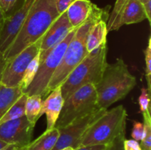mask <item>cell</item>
Wrapping results in <instances>:
<instances>
[{
  "label": "cell",
  "instance_id": "ba28073f",
  "mask_svg": "<svg viewBox=\"0 0 151 150\" xmlns=\"http://www.w3.org/2000/svg\"><path fill=\"white\" fill-rule=\"evenodd\" d=\"M106 110V109L100 108L73 121L64 127L58 129L59 138L52 150H59L66 147H72L76 149L80 147L81 140L87 129Z\"/></svg>",
  "mask_w": 151,
  "mask_h": 150
},
{
  "label": "cell",
  "instance_id": "3957f363",
  "mask_svg": "<svg viewBox=\"0 0 151 150\" xmlns=\"http://www.w3.org/2000/svg\"><path fill=\"white\" fill-rule=\"evenodd\" d=\"M136 85V77L122 58L111 64L108 63L101 79L95 85L99 107L107 110L114 103L125 98Z\"/></svg>",
  "mask_w": 151,
  "mask_h": 150
},
{
  "label": "cell",
  "instance_id": "ac0fdd59",
  "mask_svg": "<svg viewBox=\"0 0 151 150\" xmlns=\"http://www.w3.org/2000/svg\"><path fill=\"white\" fill-rule=\"evenodd\" d=\"M22 94L20 87L10 88L0 83V119Z\"/></svg>",
  "mask_w": 151,
  "mask_h": 150
},
{
  "label": "cell",
  "instance_id": "7c38bea8",
  "mask_svg": "<svg viewBox=\"0 0 151 150\" xmlns=\"http://www.w3.org/2000/svg\"><path fill=\"white\" fill-rule=\"evenodd\" d=\"M74 29L67 18L66 12L60 14L49 27L41 38L40 63L50 51Z\"/></svg>",
  "mask_w": 151,
  "mask_h": 150
},
{
  "label": "cell",
  "instance_id": "f1b7e54d",
  "mask_svg": "<svg viewBox=\"0 0 151 150\" xmlns=\"http://www.w3.org/2000/svg\"><path fill=\"white\" fill-rule=\"evenodd\" d=\"M74 1L75 0H56V7L59 14L60 15L66 12Z\"/></svg>",
  "mask_w": 151,
  "mask_h": 150
},
{
  "label": "cell",
  "instance_id": "836d02e7",
  "mask_svg": "<svg viewBox=\"0 0 151 150\" xmlns=\"http://www.w3.org/2000/svg\"><path fill=\"white\" fill-rule=\"evenodd\" d=\"M6 18V14L3 12V10H1V7H0V32H1V29H2V26L4 25V20H5Z\"/></svg>",
  "mask_w": 151,
  "mask_h": 150
},
{
  "label": "cell",
  "instance_id": "e575fe53",
  "mask_svg": "<svg viewBox=\"0 0 151 150\" xmlns=\"http://www.w3.org/2000/svg\"><path fill=\"white\" fill-rule=\"evenodd\" d=\"M7 145H9V144H7L6 143L3 142V141H1V140H0V149H1L4 148L5 146H7Z\"/></svg>",
  "mask_w": 151,
  "mask_h": 150
},
{
  "label": "cell",
  "instance_id": "5b68a950",
  "mask_svg": "<svg viewBox=\"0 0 151 150\" xmlns=\"http://www.w3.org/2000/svg\"><path fill=\"white\" fill-rule=\"evenodd\" d=\"M127 111L122 105L106 110L89 126L81 146L108 145L126 129Z\"/></svg>",
  "mask_w": 151,
  "mask_h": 150
},
{
  "label": "cell",
  "instance_id": "603a6c76",
  "mask_svg": "<svg viewBox=\"0 0 151 150\" xmlns=\"http://www.w3.org/2000/svg\"><path fill=\"white\" fill-rule=\"evenodd\" d=\"M144 119V134L140 141V147L142 150H151V116L150 110L142 113Z\"/></svg>",
  "mask_w": 151,
  "mask_h": 150
},
{
  "label": "cell",
  "instance_id": "30bf717a",
  "mask_svg": "<svg viewBox=\"0 0 151 150\" xmlns=\"http://www.w3.org/2000/svg\"><path fill=\"white\" fill-rule=\"evenodd\" d=\"M35 125L25 116L0 124V140L18 148L27 147L31 143Z\"/></svg>",
  "mask_w": 151,
  "mask_h": 150
},
{
  "label": "cell",
  "instance_id": "8fae6325",
  "mask_svg": "<svg viewBox=\"0 0 151 150\" xmlns=\"http://www.w3.org/2000/svg\"><path fill=\"white\" fill-rule=\"evenodd\" d=\"M35 1L23 0L22 4L16 10L10 12L6 16L0 32V52L3 54L12 44Z\"/></svg>",
  "mask_w": 151,
  "mask_h": 150
},
{
  "label": "cell",
  "instance_id": "74e56055",
  "mask_svg": "<svg viewBox=\"0 0 151 150\" xmlns=\"http://www.w3.org/2000/svg\"><path fill=\"white\" fill-rule=\"evenodd\" d=\"M26 149V147H24V148H16L13 150H25Z\"/></svg>",
  "mask_w": 151,
  "mask_h": 150
},
{
  "label": "cell",
  "instance_id": "4fadbf2b",
  "mask_svg": "<svg viewBox=\"0 0 151 150\" xmlns=\"http://www.w3.org/2000/svg\"><path fill=\"white\" fill-rule=\"evenodd\" d=\"M63 102L64 99L61 94L60 85L50 91L43 101L41 116L44 113L47 116V130L55 127L61 112Z\"/></svg>",
  "mask_w": 151,
  "mask_h": 150
},
{
  "label": "cell",
  "instance_id": "2e32d148",
  "mask_svg": "<svg viewBox=\"0 0 151 150\" xmlns=\"http://www.w3.org/2000/svg\"><path fill=\"white\" fill-rule=\"evenodd\" d=\"M108 19H100L92 25L88 32L86 41V50L88 52L94 51L106 43Z\"/></svg>",
  "mask_w": 151,
  "mask_h": 150
},
{
  "label": "cell",
  "instance_id": "83f0119b",
  "mask_svg": "<svg viewBox=\"0 0 151 150\" xmlns=\"http://www.w3.org/2000/svg\"><path fill=\"white\" fill-rule=\"evenodd\" d=\"M18 0H0V7L7 16L13 11Z\"/></svg>",
  "mask_w": 151,
  "mask_h": 150
},
{
  "label": "cell",
  "instance_id": "4dcf8cb0",
  "mask_svg": "<svg viewBox=\"0 0 151 150\" xmlns=\"http://www.w3.org/2000/svg\"><path fill=\"white\" fill-rule=\"evenodd\" d=\"M107 145H88L82 146L75 150H106Z\"/></svg>",
  "mask_w": 151,
  "mask_h": 150
},
{
  "label": "cell",
  "instance_id": "44dd1931",
  "mask_svg": "<svg viewBox=\"0 0 151 150\" xmlns=\"http://www.w3.org/2000/svg\"><path fill=\"white\" fill-rule=\"evenodd\" d=\"M40 63V52L32 59L27 67L24 73L23 77L21 80L19 86L22 89V93L29 87L32 81L33 80L37 71H38V66Z\"/></svg>",
  "mask_w": 151,
  "mask_h": 150
},
{
  "label": "cell",
  "instance_id": "d6986e66",
  "mask_svg": "<svg viewBox=\"0 0 151 150\" xmlns=\"http://www.w3.org/2000/svg\"><path fill=\"white\" fill-rule=\"evenodd\" d=\"M43 99L40 95L27 96L25 104V116L32 123L35 124L41 117Z\"/></svg>",
  "mask_w": 151,
  "mask_h": 150
},
{
  "label": "cell",
  "instance_id": "e0dca14e",
  "mask_svg": "<svg viewBox=\"0 0 151 150\" xmlns=\"http://www.w3.org/2000/svg\"><path fill=\"white\" fill-rule=\"evenodd\" d=\"M59 138L57 128L46 130L39 138L31 142L25 150H52Z\"/></svg>",
  "mask_w": 151,
  "mask_h": 150
},
{
  "label": "cell",
  "instance_id": "9c48e42d",
  "mask_svg": "<svg viewBox=\"0 0 151 150\" xmlns=\"http://www.w3.org/2000/svg\"><path fill=\"white\" fill-rule=\"evenodd\" d=\"M41 38L22 50L14 58L7 62L0 83L10 88L19 86L27 66L40 52Z\"/></svg>",
  "mask_w": 151,
  "mask_h": 150
},
{
  "label": "cell",
  "instance_id": "484cf974",
  "mask_svg": "<svg viewBox=\"0 0 151 150\" xmlns=\"http://www.w3.org/2000/svg\"><path fill=\"white\" fill-rule=\"evenodd\" d=\"M125 139V131L119 134L112 142L108 144L106 150H124L123 142Z\"/></svg>",
  "mask_w": 151,
  "mask_h": 150
},
{
  "label": "cell",
  "instance_id": "7a4b0ae2",
  "mask_svg": "<svg viewBox=\"0 0 151 150\" xmlns=\"http://www.w3.org/2000/svg\"><path fill=\"white\" fill-rule=\"evenodd\" d=\"M109 6L105 8L96 7L91 17L75 31L73 38L68 44L62 60L48 85V94L60 86L69 74L87 55L86 41L88 32L95 22L100 19H109Z\"/></svg>",
  "mask_w": 151,
  "mask_h": 150
},
{
  "label": "cell",
  "instance_id": "5bb4252c",
  "mask_svg": "<svg viewBox=\"0 0 151 150\" xmlns=\"http://www.w3.org/2000/svg\"><path fill=\"white\" fill-rule=\"evenodd\" d=\"M96 7L90 0H75L66 11L72 27L77 29L87 21Z\"/></svg>",
  "mask_w": 151,
  "mask_h": 150
},
{
  "label": "cell",
  "instance_id": "7402d4cb",
  "mask_svg": "<svg viewBox=\"0 0 151 150\" xmlns=\"http://www.w3.org/2000/svg\"><path fill=\"white\" fill-rule=\"evenodd\" d=\"M128 0H116L114 8L111 14H109V19L107 21L108 32L110 31L118 30L119 28V21L120 19L121 13L122 10Z\"/></svg>",
  "mask_w": 151,
  "mask_h": 150
},
{
  "label": "cell",
  "instance_id": "277c9868",
  "mask_svg": "<svg viewBox=\"0 0 151 150\" xmlns=\"http://www.w3.org/2000/svg\"><path fill=\"white\" fill-rule=\"evenodd\" d=\"M107 44L88 52L60 85L63 99L87 84L96 85L107 66Z\"/></svg>",
  "mask_w": 151,
  "mask_h": 150
},
{
  "label": "cell",
  "instance_id": "d590c367",
  "mask_svg": "<svg viewBox=\"0 0 151 150\" xmlns=\"http://www.w3.org/2000/svg\"><path fill=\"white\" fill-rule=\"evenodd\" d=\"M59 150H75L72 147H66V148H63L61 149H59Z\"/></svg>",
  "mask_w": 151,
  "mask_h": 150
},
{
  "label": "cell",
  "instance_id": "6da1fadb",
  "mask_svg": "<svg viewBox=\"0 0 151 150\" xmlns=\"http://www.w3.org/2000/svg\"><path fill=\"white\" fill-rule=\"evenodd\" d=\"M59 16L56 0H35L17 35L3 53L6 61L38 41Z\"/></svg>",
  "mask_w": 151,
  "mask_h": 150
},
{
  "label": "cell",
  "instance_id": "52a82bcc",
  "mask_svg": "<svg viewBox=\"0 0 151 150\" xmlns=\"http://www.w3.org/2000/svg\"><path fill=\"white\" fill-rule=\"evenodd\" d=\"M78 29V28H77ZM77 29H74L50 51L47 57L39 63L38 71L30 85L24 91L23 94L27 96L40 95L42 99L48 96L47 88L62 60L68 44L73 38Z\"/></svg>",
  "mask_w": 151,
  "mask_h": 150
},
{
  "label": "cell",
  "instance_id": "9a60e30c",
  "mask_svg": "<svg viewBox=\"0 0 151 150\" xmlns=\"http://www.w3.org/2000/svg\"><path fill=\"white\" fill-rule=\"evenodd\" d=\"M144 6L138 0H128L121 13L119 28L125 24H137L145 20Z\"/></svg>",
  "mask_w": 151,
  "mask_h": 150
},
{
  "label": "cell",
  "instance_id": "8d00e7d4",
  "mask_svg": "<svg viewBox=\"0 0 151 150\" xmlns=\"http://www.w3.org/2000/svg\"><path fill=\"white\" fill-rule=\"evenodd\" d=\"M138 1H139L142 4H145L146 2H147L148 1H150V0H138Z\"/></svg>",
  "mask_w": 151,
  "mask_h": 150
},
{
  "label": "cell",
  "instance_id": "d4e9b609",
  "mask_svg": "<svg viewBox=\"0 0 151 150\" xmlns=\"http://www.w3.org/2000/svg\"><path fill=\"white\" fill-rule=\"evenodd\" d=\"M139 104L140 107V112L144 113L150 110V93L147 88H142L141 89V95L139 97Z\"/></svg>",
  "mask_w": 151,
  "mask_h": 150
},
{
  "label": "cell",
  "instance_id": "8992f818",
  "mask_svg": "<svg viewBox=\"0 0 151 150\" xmlns=\"http://www.w3.org/2000/svg\"><path fill=\"white\" fill-rule=\"evenodd\" d=\"M100 108L95 85L92 84L83 85L64 100L55 127L57 129L64 127L73 121Z\"/></svg>",
  "mask_w": 151,
  "mask_h": 150
},
{
  "label": "cell",
  "instance_id": "f546056e",
  "mask_svg": "<svg viewBox=\"0 0 151 150\" xmlns=\"http://www.w3.org/2000/svg\"><path fill=\"white\" fill-rule=\"evenodd\" d=\"M124 150H142L139 141L134 139L124 140Z\"/></svg>",
  "mask_w": 151,
  "mask_h": 150
},
{
  "label": "cell",
  "instance_id": "d6a6232c",
  "mask_svg": "<svg viewBox=\"0 0 151 150\" xmlns=\"http://www.w3.org/2000/svg\"><path fill=\"white\" fill-rule=\"evenodd\" d=\"M7 62L6 61V60L4 59L3 54L1 52H0V82H1L3 71H4V68H5L6 65H7Z\"/></svg>",
  "mask_w": 151,
  "mask_h": 150
},
{
  "label": "cell",
  "instance_id": "cb8c5ba5",
  "mask_svg": "<svg viewBox=\"0 0 151 150\" xmlns=\"http://www.w3.org/2000/svg\"><path fill=\"white\" fill-rule=\"evenodd\" d=\"M145 75L147 82V91L150 94V76H151V38L149 37L148 44L145 50Z\"/></svg>",
  "mask_w": 151,
  "mask_h": 150
},
{
  "label": "cell",
  "instance_id": "ffe728a7",
  "mask_svg": "<svg viewBox=\"0 0 151 150\" xmlns=\"http://www.w3.org/2000/svg\"><path fill=\"white\" fill-rule=\"evenodd\" d=\"M27 99V96L25 94H22L0 119V124L14 120L25 116V104Z\"/></svg>",
  "mask_w": 151,
  "mask_h": 150
},
{
  "label": "cell",
  "instance_id": "4316f807",
  "mask_svg": "<svg viewBox=\"0 0 151 150\" xmlns=\"http://www.w3.org/2000/svg\"><path fill=\"white\" fill-rule=\"evenodd\" d=\"M143 134H144L143 124L141 122L134 121L132 132H131V136L133 139L137 141H141L143 138Z\"/></svg>",
  "mask_w": 151,
  "mask_h": 150
},
{
  "label": "cell",
  "instance_id": "1f68e13d",
  "mask_svg": "<svg viewBox=\"0 0 151 150\" xmlns=\"http://www.w3.org/2000/svg\"><path fill=\"white\" fill-rule=\"evenodd\" d=\"M145 9V12L146 19L148 20L149 23H151V0L146 2L145 4H143Z\"/></svg>",
  "mask_w": 151,
  "mask_h": 150
}]
</instances>
